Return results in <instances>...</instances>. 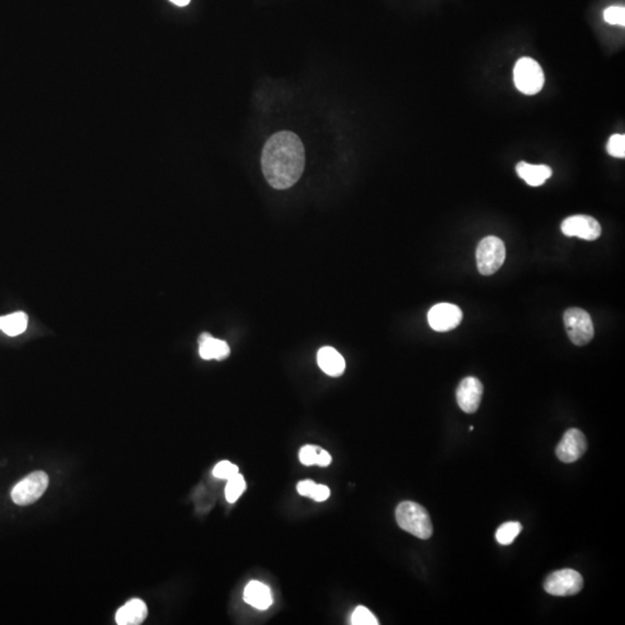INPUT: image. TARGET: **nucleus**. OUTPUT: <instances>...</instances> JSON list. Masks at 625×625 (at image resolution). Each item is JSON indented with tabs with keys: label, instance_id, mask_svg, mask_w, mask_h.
<instances>
[{
	"label": "nucleus",
	"instance_id": "obj_1",
	"mask_svg": "<svg viewBox=\"0 0 625 625\" xmlns=\"http://www.w3.org/2000/svg\"><path fill=\"white\" fill-rule=\"evenodd\" d=\"M261 161L264 177L272 188H291L305 170V148L302 139L293 132H277L264 145Z\"/></svg>",
	"mask_w": 625,
	"mask_h": 625
},
{
	"label": "nucleus",
	"instance_id": "obj_2",
	"mask_svg": "<svg viewBox=\"0 0 625 625\" xmlns=\"http://www.w3.org/2000/svg\"><path fill=\"white\" fill-rule=\"evenodd\" d=\"M396 521L403 531L421 540H428L433 534V526L428 511L414 502H402L396 509Z\"/></svg>",
	"mask_w": 625,
	"mask_h": 625
},
{
	"label": "nucleus",
	"instance_id": "obj_3",
	"mask_svg": "<svg viewBox=\"0 0 625 625\" xmlns=\"http://www.w3.org/2000/svg\"><path fill=\"white\" fill-rule=\"evenodd\" d=\"M514 84L522 94L535 95L544 86V72L540 64L529 57H522L516 62L513 71Z\"/></svg>",
	"mask_w": 625,
	"mask_h": 625
},
{
	"label": "nucleus",
	"instance_id": "obj_4",
	"mask_svg": "<svg viewBox=\"0 0 625 625\" xmlns=\"http://www.w3.org/2000/svg\"><path fill=\"white\" fill-rule=\"evenodd\" d=\"M506 258L503 240L497 236H487L478 243L476 261L480 274L491 276L499 270Z\"/></svg>",
	"mask_w": 625,
	"mask_h": 625
},
{
	"label": "nucleus",
	"instance_id": "obj_5",
	"mask_svg": "<svg viewBox=\"0 0 625 625\" xmlns=\"http://www.w3.org/2000/svg\"><path fill=\"white\" fill-rule=\"evenodd\" d=\"M564 326L573 344L584 346L593 340L594 324L591 315L582 308H569L564 313Z\"/></svg>",
	"mask_w": 625,
	"mask_h": 625
},
{
	"label": "nucleus",
	"instance_id": "obj_6",
	"mask_svg": "<svg viewBox=\"0 0 625 625\" xmlns=\"http://www.w3.org/2000/svg\"><path fill=\"white\" fill-rule=\"evenodd\" d=\"M48 485H49V477L45 472H32L13 487L11 497L16 505H31L43 496Z\"/></svg>",
	"mask_w": 625,
	"mask_h": 625
},
{
	"label": "nucleus",
	"instance_id": "obj_7",
	"mask_svg": "<svg viewBox=\"0 0 625 625\" xmlns=\"http://www.w3.org/2000/svg\"><path fill=\"white\" fill-rule=\"evenodd\" d=\"M584 579L579 572L565 569L553 572L544 582V590L547 593L556 597H570L582 591Z\"/></svg>",
	"mask_w": 625,
	"mask_h": 625
},
{
	"label": "nucleus",
	"instance_id": "obj_8",
	"mask_svg": "<svg viewBox=\"0 0 625 625\" xmlns=\"http://www.w3.org/2000/svg\"><path fill=\"white\" fill-rule=\"evenodd\" d=\"M562 232L566 236H577L582 240L594 241L599 239L602 233V228L595 218L577 214L572 217L566 218L562 223Z\"/></svg>",
	"mask_w": 625,
	"mask_h": 625
},
{
	"label": "nucleus",
	"instance_id": "obj_9",
	"mask_svg": "<svg viewBox=\"0 0 625 625\" xmlns=\"http://www.w3.org/2000/svg\"><path fill=\"white\" fill-rule=\"evenodd\" d=\"M463 313L460 307L448 302H441L433 306L428 314L430 327L439 333L455 329L461 323Z\"/></svg>",
	"mask_w": 625,
	"mask_h": 625
},
{
	"label": "nucleus",
	"instance_id": "obj_10",
	"mask_svg": "<svg viewBox=\"0 0 625 625\" xmlns=\"http://www.w3.org/2000/svg\"><path fill=\"white\" fill-rule=\"evenodd\" d=\"M587 450V440L582 431L571 428L566 431L556 448V455L564 463L578 461Z\"/></svg>",
	"mask_w": 625,
	"mask_h": 625
},
{
	"label": "nucleus",
	"instance_id": "obj_11",
	"mask_svg": "<svg viewBox=\"0 0 625 625\" xmlns=\"http://www.w3.org/2000/svg\"><path fill=\"white\" fill-rule=\"evenodd\" d=\"M483 396V385L477 377H465L456 389V401L462 411L474 414L477 411Z\"/></svg>",
	"mask_w": 625,
	"mask_h": 625
},
{
	"label": "nucleus",
	"instance_id": "obj_12",
	"mask_svg": "<svg viewBox=\"0 0 625 625\" xmlns=\"http://www.w3.org/2000/svg\"><path fill=\"white\" fill-rule=\"evenodd\" d=\"M199 355L204 360H223L231 355L230 346L225 341L217 340L210 333H201L198 340Z\"/></svg>",
	"mask_w": 625,
	"mask_h": 625
},
{
	"label": "nucleus",
	"instance_id": "obj_13",
	"mask_svg": "<svg viewBox=\"0 0 625 625\" xmlns=\"http://www.w3.org/2000/svg\"><path fill=\"white\" fill-rule=\"evenodd\" d=\"M318 364L321 370L330 377H341L345 371V360L337 350L324 346L318 353Z\"/></svg>",
	"mask_w": 625,
	"mask_h": 625
},
{
	"label": "nucleus",
	"instance_id": "obj_14",
	"mask_svg": "<svg viewBox=\"0 0 625 625\" xmlns=\"http://www.w3.org/2000/svg\"><path fill=\"white\" fill-rule=\"evenodd\" d=\"M516 173L528 186L540 187L553 175V170L546 165H531L521 161L516 165Z\"/></svg>",
	"mask_w": 625,
	"mask_h": 625
},
{
	"label": "nucleus",
	"instance_id": "obj_15",
	"mask_svg": "<svg viewBox=\"0 0 625 625\" xmlns=\"http://www.w3.org/2000/svg\"><path fill=\"white\" fill-rule=\"evenodd\" d=\"M148 617V606L144 601L135 599L124 604L116 614L118 625H139Z\"/></svg>",
	"mask_w": 625,
	"mask_h": 625
},
{
	"label": "nucleus",
	"instance_id": "obj_16",
	"mask_svg": "<svg viewBox=\"0 0 625 625\" xmlns=\"http://www.w3.org/2000/svg\"><path fill=\"white\" fill-rule=\"evenodd\" d=\"M247 604L258 610H267L272 604L270 588L260 582H250L245 588L243 594Z\"/></svg>",
	"mask_w": 625,
	"mask_h": 625
},
{
	"label": "nucleus",
	"instance_id": "obj_17",
	"mask_svg": "<svg viewBox=\"0 0 625 625\" xmlns=\"http://www.w3.org/2000/svg\"><path fill=\"white\" fill-rule=\"evenodd\" d=\"M28 326V316L23 311H16L10 315L0 316V330L9 336H18Z\"/></svg>",
	"mask_w": 625,
	"mask_h": 625
},
{
	"label": "nucleus",
	"instance_id": "obj_18",
	"mask_svg": "<svg viewBox=\"0 0 625 625\" xmlns=\"http://www.w3.org/2000/svg\"><path fill=\"white\" fill-rule=\"evenodd\" d=\"M522 531V526L518 521L505 522L498 528L496 533V540L502 546H509L513 541L516 540Z\"/></svg>",
	"mask_w": 625,
	"mask_h": 625
},
{
	"label": "nucleus",
	"instance_id": "obj_19",
	"mask_svg": "<svg viewBox=\"0 0 625 625\" xmlns=\"http://www.w3.org/2000/svg\"><path fill=\"white\" fill-rule=\"evenodd\" d=\"M227 481L228 482H227L226 489H225L227 502L231 504L236 503V500L239 499L241 494L245 492V478L242 475L236 474V476H233Z\"/></svg>",
	"mask_w": 625,
	"mask_h": 625
},
{
	"label": "nucleus",
	"instance_id": "obj_20",
	"mask_svg": "<svg viewBox=\"0 0 625 625\" xmlns=\"http://www.w3.org/2000/svg\"><path fill=\"white\" fill-rule=\"evenodd\" d=\"M352 625H377L379 621L373 614L365 608V607L359 606L355 608V612L352 614L351 617Z\"/></svg>",
	"mask_w": 625,
	"mask_h": 625
},
{
	"label": "nucleus",
	"instance_id": "obj_21",
	"mask_svg": "<svg viewBox=\"0 0 625 625\" xmlns=\"http://www.w3.org/2000/svg\"><path fill=\"white\" fill-rule=\"evenodd\" d=\"M607 152L614 157L619 159H624L625 157V135H612L609 140L607 143Z\"/></svg>",
	"mask_w": 625,
	"mask_h": 625
},
{
	"label": "nucleus",
	"instance_id": "obj_22",
	"mask_svg": "<svg viewBox=\"0 0 625 625\" xmlns=\"http://www.w3.org/2000/svg\"><path fill=\"white\" fill-rule=\"evenodd\" d=\"M239 474V467L233 465L230 461H221L214 469V477L220 480H230L233 476Z\"/></svg>",
	"mask_w": 625,
	"mask_h": 625
},
{
	"label": "nucleus",
	"instance_id": "obj_23",
	"mask_svg": "<svg viewBox=\"0 0 625 625\" xmlns=\"http://www.w3.org/2000/svg\"><path fill=\"white\" fill-rule=\"evenodd\" d=\"M606 22L610 25L625 26V9L623 6H610L604 12Z\"/></svg>",
	"mask_w": 625,
	"mask_h": 625
},
{
	"label": "nucleus",
	"instance_id": "obj_24",
	"mask_svg": "<svg viewBox=\"0 0 625 625\" xmlns=\"http://www.w3.org/2000/svg\"><path fill=\"white\" fill-rule=\"evenodd\" d=\"M319 450H320V447L313 446V445H307V446L302 447L300 452H299V459L302 461V465H316Z\"/></svg>",
	"mask_w": 625,
	"mask_h": 625
},
{
	"label": "nucleus",
	"instance_id": "obj_25",
	"mask_svg": "<svg viewBox=\"0 0 625 625\" xmlns=\"http://www.w3.org/2000/svg\"><path fill=\"white\" fill-rule=\"evenodd\" d=\"M315 487H316V484L314 482L307 480V481L299 482L298 485H297V490H298L299 494L311 498Z\"/></svg>",
	"mask_w": 625,
	"mask_h": 625
},
{
	"label": "nucleus",
	"instance_id": "obj_26",
	"mask_svg": "<svg viewBox=\"0 0 625 625\" xmlns=\"http://www.w3.org/2000/svg\"><path fill=\"white\" fill-rule=\"evenodd\" d=\"M329 497V487L327 485H322V484H316L313 496H311V499H314L315 502H326Z\"/></svg>",
	"mask_w": 625,
	"mask_h": 625
},
{
	"label": "nucleus",
	"instance_id": "obj_27",
	"mask_svg": "<svg viewBox=\"0 0 625 625\" xmlns=\"http://www.w3.org/2000/svg\"><path fill=\"white\" fill-rule=\"evenodd\" d=\"M331 455H330L329 453L327 450H322L320 448L318 454V460H316V465H320V467H328V465L331 463Z\"/></svg>",
	"mask_w": 625,
	"mask_h": 625
},
{
	"label": "nucleus",
	"instance_id": "obj_28",
	"mask_svg": "<svg viewBox=\"0 0 625 625\" xmlns=\"http://www.w3.org/2000/svg\"><path fill=\"white\" fill-rule=\"evenodd\" d=\"M170 1L175 4L177 6H187L190 3V0H170Z\"/></svg>",
	"mask_w": 625,
	"mask_h": 625
}]
</instances>
